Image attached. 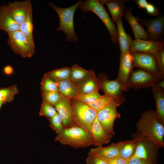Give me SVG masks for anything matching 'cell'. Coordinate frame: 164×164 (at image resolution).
Returning <instances> with one entry per match:
<instances>
[{
	"mask_svg": "<svg viewBox=\"0 0 164 164\" xmlns=\"http://www.w3.org/2000/svg\"><path fill=\"white\" fill-rule=\"evenodd\" d=\"M113 101L111 97L104 94L94 101L87 104L97 111L106 108Z\"/></svg>",
	"mask_w": 164,
	"mask_h": 164,
	"instance_id": "31",
	"label": "cell"
},
{
	"mask_svg": "<svg viewBox=\"0 0 164 164\" xmlns=\"http://www.w3.org/2000/svg\"><path fill=\"white\" fill-rule=\"evenodd\" d=\"M100 89L106 95L112 98L114 100L118 101L121 104L126 100L122 86L116 79L110 80L104 73H101L98 78Z\"/></svg>",
	"mask_w": 164,
	"mask_h": 164,
	"instance_id": "10",
	"label": "cell"
},
{
	"mask_svg": "<svg viewBox=\"0 0 164 164\" xmlns=\"http://www.w3.org/2000/svg\"><path fill=\"white\" fill-rule=\"evenodd\" d=\"M55 108L63 120L64 128L76 125L73 120L70 99L60 94V100Z\"/></svg>",
	"mask_w": 164,
	"mask_h": 164,
	"instance_id": "16",
	"label": "cell"
},
{
	"mask_svg": "<svg viewBox=\"0 0 164 164\" xmlns=\"http://www.w3.org/2000/svg\"><path fill=\"white\" fill-rule=\"evenodd\" d=\"M32 7L29 10L24 21L19 25L20 30L28 39L30 43L35 46L33 38V26L32 22Z\"/></svg>",
	"mask_w": 164,
	"mask_h": 164,
	"instance_id": "26",
	"label": "cell"
},
{
	"mask_svg": "<svg viewBox=\"0 0 164 164\" xmlns=\"http://www.w3.org/2000/svg\"><path fill=\"white\" fill-rule=\"evenodd\" d=\"M155 85L158 87L164 89V80H162L161 81L160 80L159 82L157 83Z\"/></svg>",
	"mask_w": 164,
	"mask_h": 164,
	"instance_id": "44",
	"label": "cell"
},
{
	"mask_svg": "<svg viewBox=\"0 0 164 164\" xmlns=\"http://www.w3.org/2000/svg\"><path fill=\"white\" fill-rule=\"evenodd\" d=\"M91 133L94 140V145L97 147L109 143L113 136L105 131L96 117L93 123Z\"/></svg>",
	"mask_w": 164,
	"mask_h": 164,
	"instance_id": "20",
	"label": "cell"
},
{
	"mask_svg": "<svg viewBox=\"0 0 164 164\" xmlns=\"http://www.w3.org/2000/svg\"><path fill=\"white\" fill-rule=\"evenodd\" d=\"M133 136L136 139L137 144L135 154L132 157L144 159L150 161L153 164L157 158L159 147L139 132Z\"/></svg>",
	"mask_w": 164,
	"mask_h": 164,
	"instance_id": "8",
	"label": "cell"
},
{
	"mask_svg": "<svg viewBox=\"0 0 164 164\" xmlns=\"http://www.w3.org/2000/svg\"><path fill=\"white\" fill-rule=\"evenodd\" d=\"M71 70V67H66L54 69L45 74L56 82L69 79Z\"/></svg>",
	"mask_w": 164,
	"mask_h": 164,
	"instance_id": "29",
	"label": "cell"
},
{
	"mask_svg": "<svg viewBox=\"0 0 164 164\" xmlns=\"http://www.w3.org/2000/svg\"><path fill=\"white\" fill-rule=\"evenodd\" d=\"M48 120L50 127L57 134L60 133L64 128L63 120L58 113Z\"/></svg>",
	"mask_w": 164,
	"mask_h": 164,
	"instance_id": "37",
	"label": "cell"
},
{
	"mask_svg": "<svg viewBox=\"0 0 164 164\" xmlns=\"http://www.w3.org/2000/svg\"><path fill=\"white\" fill-rule=\"evenodd\" d=\"M101 95L98 91H97L87 94H78L75 99L88 104L94 101Z\"/></svg>",
	"mask_w": 164,
	"mask_h": 164,
	"instance_id": "36",
	"label": "cell"
},
{
	"mask_svg": "<svg viewBox=\"0 0 164 164\" xmlns=\"http://www.w3.org/2000/svg\"><path fill=\"white\" fill-rule=\"evenodd\" d=\"M108 0H87L82 2L78 7L84 12H91L97 15L103 22L110 33L114 45L118 43L117 30L104 7Z\"/></svg>",
	"mask_w": 164,
	"mask_h": 164,
	"instance_id": "3",
	"label": "cell"
},
{
	"mask_svg": "<svg viewBox=\"0 0 164 164\" xmlns=\"http://www.w3.org/2000/svg\"><path fill=\"white\" fill-rule=\"evenodd\" d=\"M55 83L58 92L64 97L71 100L78 94L75 85L69 79Z\"/></svg>",
	"mask_w": 164,
	"mask_h": 164,
	"instance_id": "25",
	"label": "cell"
},
{
	"mask_svg": "<svg viewBox=\"0 0 164 164\" xmlns=\"http://www.w3.org/2000/svg\"><path fill=\"white\" fill-rule=\"evenodd\" d=\"M134 67L146 71L161 78L154 54L140 52H132Z\"/></svg>",
	"mask_w": 164,
	"mask_h": 164,
	"instance_id": "11",
	"label": "cell"
},
{
	"mask_svg": "<svg viewBox=\"0 0 164 164\" xmlns=\"http://www.w3.org/2000/svg\"><path fill=\"white\" fill-rule=\"evenodd\" d=\"M161 79L164 78V47L161 48L154 54Z\"/></svg>",
	"mask_w": 164,
	"mask_h": 164,
	"instance_id": "35",
	"label": "cell"
},
{
	"mask_svg": "<svg viewBox=\"0 0 164 164\" xmlns=\"http://www.w3.org/2000/svg\"><path fill=\"white\" fill-rule=\"evenodd\" d=\"M138 131L159 147H163L164 126L158 122L153 110L145 111L136 123Z\"/></svg>",
	"mask_w": 164,
	"mask_h": 164,
	"instance_id": "1",
	"label": "cell"
},
{
	"mask_svg": "<svg viewBox=\"0 0 164 164\" xmlns=\"http://www.w3.org/2000/svg\"><path fill=\"white\" fill-rule=\"evenodd\" d=\"M132 9L130 7L125 8V17L130 25L135 38L150 40L147 31L138 22L141 19L137 16H134L132 14Z\"/></svg>",
	"mask_w": 164,
	"mask_h": 164,
	"instance_id": "17",
	"label": "cell"
},
{
	"mask_svg": "<svg viewBox=\"0 0 164 164\" xmlns=\"http://www.w3.org/2000/svg\"><path fill=\"white\" fill-rule=\"evenodd\" d=\"M3 73L6 75H10L12 74L14 72L13 67L9 65L4 67L3 69Z\"/></svg>",
	"mask_w": 164,
	"mask_h": 164,
	"instance_id": "43",
	"label": "cell"
},
{
	"mask_svg": "<svg viewBox=\"0 0 164 164\" xmlns=\"http://www.w3.org/2000/svg\"><path fill=\"white\" fill-rule=\"evenodd\" d=\"M40 90L42 91H58L55 83L45 74L41 83Z\"/></svg>",
	"mask_w": 164,
	"mask_h": 164,
	"instance_id": "34",
	"label": "cell"
},
{
	"mask_svg": "<svg viewBox=\"0 0 164 164\" xmlns=\"http://www.w3.org/2000/svg\"><path fill=\"white\" fill-rule=\"evenodd\" d=\"M121 104L119 102L113 101L106 108L97 111L96 118L105 131L111 135L114 134V125L116 118L120 117L117 111V108Z\"/></svg>",
	"mask_w": 164,
	"mask_h": 164,
	"instance_id": "7",
	"label": "cell"
},
{
	"mask_svg": "<svg viewBox=\"0 0 164 164\" xmlns=\"http://www.w3.org/2000/svg\"><path fill=\"white\" fill-rule=\"evenodd\" d=\"M19 91L16 84L6 87H0V102H3L5 104L11 102Z\"/></svg>",
	"mask_w": 164,
	"mask_h": 164,
	"instance_id": "30",
	"label": "cell"
},
{
	"mask_svg": "<svg viewBox=\"0 0 164 164\" xmlns=\"http://www.w3.org/2000/svg\"><path fill=\"white\" fill-rule=\"evenodd\" d=\"M105 160L108 164H127L128 160L119 156L108 159Z\"/></svg>",
	"mask_w": 164,
	"mask_h": 164,
	"instance_id": "40",
	"label": "cell"
},
{
	"mask_svg": "<svg viewBox=\"0 0 164 164\" xmlns=\"http://www.w3.org/2000/svg\"><path fill=\"white\" fill-rule=\"evenodd\" d=\"M55 141L77 149L94 145L91 133L76 125L63 128L56 136Z\"/></svg>",
	"mask_w": 164,
	"mask_h": 164,
	"instance_id": "2",
	"label": "cell"
},
{
	"mask_svg": "<svg viewBox=\"0 0 164 164\" xmlns=\"http://www.w3.org/2000/svg\"><path fill=\"white\" fill-rule=\"evenodd\" d=\"M127 164H153L150 161L137 157H133L128 160Z\"/></svg>",
	"mask_w": 164,
	"mask_h": 164,
	"instance_id": "41",
	"label": "cell"
},
{
	"mask_svg": "<svg viewBox=\"0 0 164 164\" xmlns=\"http://www.w3.org/2000/svg\"><path fill=\"white\" fill-rule=\"evenodd\" d=\"M8 43L15 53L23 58H31L35 52V46L20 31L8 33Z\"/></svg>",
	"mask_w": 164,
	"mask_h": 164,
	"instance_id": "6",
	"label": "cell"
},
{
	"mask_svg": "<svg viewBox=\"0 0 164 164\" xmlns=\"http://www.w3.org/2000/svg\"><path fill=\"white\" fill-rule=\"evenodd\" d=\"M129 1L127 0H108L106 3L111 15L112 21L113 23L125 15V4Z\"/></svg>",
	"mask_w": 164,
	"mask_h": 164,
	"instance_id": "24",
	"label": "cell"
},
{
	"mask_svg": "<svg viewBox=\"0 0 164 164\" xmlns=\"http://www.w3.org/2000/svg\"><path fill=\"white\" fill-rule=\"evenodd\" d=\"M78 94H85L100 90L99 81L94 71L80 82L75 85Z\"/></svg>",
	"mask_w": 164,
	"mask_h": 164,
	"instance_id": "19",
	"label": "cell"
},
{
	"mask_svg": "<svg viewBox=\"0 0 164 164\" xmlns=\"http://www.w3.org/2000/svg\"><path fill=\"white\" fill-rule=\"evenodd\" d=\"M70 101L75 125L91 133L93 123L96 117L97 111L79 100L74 99Z\"/></svg>",
	"mask_w": 164,
	"mask_h": 164,
	"instance_id": "5",
	"label": "cell"
},
{
	"mask_svg": "<svg viewBox=\"0 0 164 164\" xmlns=\"http://www.w3.org/2000/svg\"><path fill=\"white\" fill-rule=\"evenodd\" d=\"M5 104L3 102H0V109L2 105L3 104Z\"/></svg>",
	"mask_w": 164,
	"mask_h": 164,
	"instance_id": "45",
	"label": "cell"
},
{
	"mask_svg": "<svg viewBox=\"0 0 164 164\" xmlns=\"http://www.w3.org/2000/svg\"><path fill=\"white\" fill-rule=\"evenodd\" d=\"M134 68L133 60L130 52L121 54L119 72L116 79L122 86L125 91H129L127 84Z\"/></svg>",
	"mask_w": 164,
	"mask_h": 164,
	"instance_id": "12",
	"label": "cell"
},
{
	"mask_svg": "<svg viewBox=\"0 0 164 164\" xmlns=\"http://www.w3.org/2000/svg\"><path fill=\"white\" fill-rule=\"evenodd\" d=\"M137 144L136 139L134 138L132 140L124 141L121 147L119 156L128 160L134 155Z\"/></svg>",
	"mask_w": 164,
	"mask_h": 164,
	"instance_id": "28",
	"label": "cell"
},
{
	"mask_svg": "<svg viewBox=\"0 0 164 164\" xmlns=\"http://www.w3.org/2000/svg\"><path fill=\"white\" fill-rule=\"evenodd\" d=\"M163 41H152L135 38L131 44L129 52L155 54L164 47Z\"/></svg>",
	"mask_w": 164,
	"mask_h": 164,
	"instance_id": "15",
	"label": "cell"
},
{
	"mask_svg": "<svg viewBox=\"0 0 164 164\" xmlns=\"http://www.w3.org/2000/svg\"><path fill=\"white\" fill-rule=\"evenodd\" d=\"M124 142L113 143L106 147L97 146L96 148L91 149L90 152L103 159H110L119 156L120 149Z\"/></svg>",
	"mask_w": 164,
	"mask_h": 164,
	"instance_id": "18",
	"label": "cell"
},
{
	"mask_svg": "<svg viewBox=\"0 0 164 164\" xmlns=\"http://www.w3.org/2000/svg\"><path fill=\"white\" fill-rule=\"evenodd\" d=\"M57 113L54 107L42 101L39 112L40 116H44L48 120L53 117Z\"/></svg>",
	"mask_w": 164,
	"mask_h": 164,
	"instance_id": "33",
	"label": "cell"
},
{
	"mask_svg": "<svg viewBox=\"0 0 164 164\" xmlns=\"http://www.w3.org/2000/svg\"><path fill=\"white\" fill-rule=\"evenodd\" d=\"M135 2L138 5L139 9H146L149 3L146 0H136Z\"/></svg>",
	"mask_w": 164,
	"mask_h": 164,
	"instance_id": "42",
	"label": "cell"
},
{
	"mask_svg": "<svg viewBox=\"0 0 164 164\" xmlns=\"http://www.w3.org/2000/svg\"><path fill=\"white\" fill-rule=\"evenodd\" d=\"M116 22L117 27L118 42L119 43L121 54H123L129 51L133 40L131 36L127 34L124 29L122 18H119Z\"/></svg>",
	"mask_w": 164,
	"mask_h": 164,
	"instance_id": "22",
	"label": "cell"
},
{
	"mask_svg": "<svg viewBox=\"0 0 164 164\" xmlns=\"http://www.w3.org/2000/svg\"><path fill=\"white\" fill-rule=\"evenodd\" d=\"M41 93L42 101L53 107H55L60 100V94L58 91H42Z\"/></svg>",
	"mask_w": 164,
	"mask_h": 164,
	"instance_id": "32",
	"label": "cell"
},
{
	"mask_svg": "<svg viewBox=\"0 0 164 164\" xmlns=\"http://www.w3.org/2000/svg\"><path fill=\"white\" fill-rule=\"evenodd\" d=\"M6 7L9 15L19 25L25 19L30 9L32 7L31 1H14L9 2Z\"/></svg>",
	"mask_w": 164,
	"mask_h": 164,
	"instance_id": "13",
	"label": "cell"
},
{
	"mask_svg": "<svg viewBox=\"0 0 164 164\" xmlns=\"http://www.w3.org/2000/svg\"><path fill=\"white\" fill-rule=\"evenodd\" d=\"M140 21L146 28L150 40H160L164 35V16L160 14L155 19H141Z\"/></svg>",
	"mask_w": 164,
	"mask_h": 164,
	"instance_id": "14",
	"label": "cell"
},
{
	"mask_svg": "<svg viewBox=\"0 0 164 164\" xmlns=\"http://www.w3.org/2000/svg\"><path fill=\"white\" fill-rule=\"evenodd\" d=\"M19 25L9 15L6 5H0V30L8 33L19 30Z\"/></svg>",
	"mask_w": 164,
	"mask_h": 164,
	"instance_id": "21",
	"label": "cell"
},
{
	"mask_svg": "<svg viewBox=\"0 0 164 164\" xmlns=\"http://www.w3.org/2000/svg\"><path fill=\"white\" fill-rule=\"evenodd\" d=\"M157 76L144 70L138 69L133 70L129 79L127 86L129 90L133 88L135 90L142 88L152 87L160 81Z\"/></svg>",
	"mask_w": 164,
	"mask_h": 164,
	"instance_id": "9",
	"label": "cell"
},
{
	"mask_svg": "<svg viewBox=\"0 0 164 164\" xmlns=\"http://www.w3.org/2000/svg\"><path fill=\"white\" fill-rule=\"evenodd\" d=\"M82 1L80 0L73 5L67 8H59L52 3H49V5L56 12L59 18L60 24L56 30L62 31L65 34L66 41L77 42L78 40L74 29L73 18L77 9Z\"/></svg>",
	"mask_w": 164,
	"mask_h": 164,
	"instance_id": "4",
	"label": "cell"
},
{
	"mask_svg": "<svg viewBox=\"0 0 164 164\" xmlns=\"http://www.w3.org/2000/svg\"><path fill=\"white\" fill-rule=\"evenodd\" d=\"M86 161V164H108L105 160L95 155L90 151Z\"/></svg>",
	"mask_w": 164,
	"mask_h": 164,
	"instance_id": "38",
	"label": "cell"
},
{
	"mask_svg": "<svg viewBox=\"0 0 164 164\" xmlns=\"http://www.w3.org/2000/svg\"><path fill=\"white\" fill-rule=\"evenodd\" d=\"M145 9L148 14L153 16H156L159 12L158 9L152 3H148Z\"/></svg>",
	"mask_w": 164,
	"mask_h": 164,
	"instance_id": "39",
	"label": "cell"
},
{
	"mask_svg": "<svg viewBox=\"0 0 164 164\" xmlns=\"http://www.w3.org/2000/svg\"><path fill=\"white\" fill-rule=\"evenodd\" d=\"M93 70H87L74 64L71 68L69 79L75 85L83 80L93 72Z\"/></svg>",
	"mask_w": 164,
	"mask_h": 164,
	"instance_id": "27",
	"label": "cell"
},
{
	"mask_svg": "<svg viewBox=\"0 0 164 164\" xmlns=\"http://www.w3.org/2000/svg\"><path fill=\"white\" fill-rule=\"evenodd\" d=\"M151 91L155 100L156 110L155 114L159 123L164 125V89L155 85L152 87Z\"/></svg>",
	"mask_w": 164,
	"mask_h": 164,
	"instance_id": "23",
	"label": "cell"
}]
</instances>
